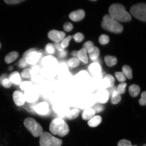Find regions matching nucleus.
Segmentation results:
<instances>
[{
    "mask_svg": "<svg viewBox=\"0 0 146 146\" xmlns=\"http://www.w3.org/2000/svg\"><path fill=\"white\" fill-rule=\"evenodd\" d=\"M109 15L118 22H127L130 21L132 17L127 11L125 7L120 3H114L109 9Z\"/></svg>",
    "mask_w": 146,
    "mask_h": 146,
    "instance_id": "f257e3e1",
    "label": "nucleus"
},
{
    "mask_svg": "<svg viewBox=\"0 0 146 146\" xmlns=\"http://www.w3.org/2000/svg\"><path fill=\"white\" fill-rule=\"evenodd\" d=\"M49 129L52 134L60 137L66 136L69 131L68 125L60 118H56L53 120L51 122Z\"/></svg>",
    "mask_w": 146,
    "mask_h": 146,
    "instance_id": "f03ea898",
    "label": "nucleus"
},
{
    "mask_svg": "<svg viewBox=\"0 0 146 146\" xmlns=\"http://www.w3.org/2000/svg\"><path fill=\"white\" fill-rule=\"evenodd\" d=\"M101 27L106 30L116 34L120 33L123 30V25L118 21L113 19L109 14L104 16Z\"/></svg>",
    "mask_w": 146,
    "mask_h": 146,
    "instance_id": "7ed1b4c3",
    "label": "nucleus"
},
{
    "mask_svg": "<svg viewBox=\"0 0 146 146\" xmlns=\"http://www.w3.org/2000/svg\"><path fill=\"white\" fill-rule=\"evenodd\" d=\"M24 125L26 128L35 137L40 136L43 132L42 127L34 118H26L24 121Z\"/></svg>",
    "mask_w": 146,
    "mask_h": 146,
    "instance_id": "20e7f679",
    "label": "nucleus"
},
{
    "mask_svg": "<svg viewBox=\"0 0 146 146\" xmlns=\"http://www.w3.org/2000/svg\"><path fill=\"white\" fill-rule=\"evenodd\" d=\"M62 140L47 132H43L39 140L40 146H61Z\"/></svg>",
    "mask_w": 146,
    "mask_h": 146,
    "instance_id": "39448f33",
    "label": "nucleus"
},
{
    "mask_svg": "<svg viewBox=\"0 0 146 146\" xmlns=\"http://www.w3.org/2000/svg\"><path fill=\"white\" fill-rule=\"evenodd\" d=\"M130 12L137 19L146 22V3H138L132 5L131 7Z\"/></svg>",
    "mask_w": 146,
    "mask_h": 146,
    "instance_id": "423d86ee",
    "label": "nucleus"
},
{
    "mask_svg": "<svg viewBox=\"0 0 146 146\" xmlns=\"http://www.w3.org/2000/svg\"><path fill=\"white\" fill-rule=\"evenodd\" d=\"M41 53L34 48L29 49L23 54V57L25 58L29 65H34L40 59Z\"/></svg>",
    "mask_w": 146,
    "mask_h": 146,
    "instance_id": "0eeeda50",
    "label": "nucleus"
},
{
    "mask_svg": "<svg viewBox=\"0 0 146 146\" xmlns=\"http://www.w3.org/2000/svg\"><path fill=\"white\" fill-rule=\"evenodd\" d=\"M25 101L30 103H33L37 100L39 98V91L35 88L33 87L25 91L24 94Z\"/></svg>",
    "mask_w": 146,
    "mask_h": 146,
    "instance_id": "6e6552de",
    "label": "nucleus"
},
{
    "mask_svg": "<svg viewBox=\"0 0 146 146\" xmlns=\"http://www.w3.org/2000/svg\"><path fill=\"white\" fill-rule=\"evenodd\" d=\"M65 36L64 32L55 30L50 31L48 34L49 39L55 42V43L60 42L62 41Z\"/></svg>",
    "mask_w": 146,
    "mask_h": 146,
    "instance_id": "1a4fd4ad",
    "label": "nucleus"
},
{
    "mask_svg": "<svg viewBox=\"0 0 146 146\" xmlns=\"http://www.w3.org/2000/svg\"><path fill=\"white\" fill-rule=\"evenodd\" d=\"M115 81L114 78L112 75L107 74L100 82L101 89H106L114 86Z\"/></svg>",
    "mask_w": 146,
    "mask_h": 146,
    "instance_id": "9d476101",
    "label": "nucleus"
},
{
    "mask_svg": "<svg viewBox=\"0 0 146 146\" xmlns=\"http://www.w3.org/2000/svg\"><path fill=\"white\" fill-rule=\"evenodd\" d=\"M110 94L108 91L106 89H100L96 94L97 100L100 103L105 104L108 101Z\"/></svg>",
    "mask_w": 146,
    "mask_h": 146,
    "instance_id": "9b49d317",
    "label": "nucleus"
},
{
    "mask_svg": "<svg viewBox=\"0 0 146 146\" xmlns=\"http://www.w3.org/2000/svg\"><path fill=\"white\" fill-rule=\"evenodd\" d=\"M15 104L18 106L21 107L25 104V100L24 94L18 90L15 91L13 94Z\"/></svg>",
    "mask_w": 146,
    "mask_h": 146,
    "instance_id": "f8f14e48",
    "label": "nucleus"
},
{
    "mask_svg": "<svg viewBox=\"0 0 146 146\" xmlns=\"http://www.w3.org/2000/svg\"><path fill=\"white\" fill-rule=\"evenodd\" d=\"M85 11L83 9H79L71 12L69 14V17L72 21L78 22L83 19L85 17Z\"/></svg>",
    "mask_w": 146,
    "mask_h": 146,
    "instance_id": "ddd939ff",
    "label": "nucleus"
},
{
    "mask_svg": "<svg viewBox=\"0 0 146 146\" xmlns=\"http://www.w3.org/2000/svg\"><path fill=\"white\" fill-rule=\"evenodd\" d=\"M35 110L38 114L45 115L48 113L49 111V106L46 102H43L38 104L35 107Z\"/></svg>",
    "mask_w": 146,
    "mask_h": 146,
    "instance_id": "4468645a",
    "label": "nucleus"
},
{
    "mask_svg": "<svg viewBox=\"0 0 146 146\" xmlns=\"http://www.w3.org/2000/svg\"><path fill=\"white\" fill-rule=\"evenodd\" d=\"M41 62L44 66L54 67L57 64L58 61L54 56L49 55L43 57L41 60Z\"/></svg>",
    "mask_w": 146,
    "mask_h": 146,
    "instance_id": "2eb2a0df",
    "label": "nucleus"
},
{
    "mask_svg": "<svg viewBox=\"0 0 146 146\" xmlns=\"http://www.w3.org/2000/svg\"><path fill=\"white\" fill-rule=\"evenodd\" d=\"M96 113V111H95L94 109L91 108L86 109L82 113V118L84 120L89 121L94 117Z\"/></svg>",
    "mask_w": 146,
    "mask_h": 146,
    "instance_id": "dca6fc26",
    "label": "nucleus"
},
{
    "mask_svg": "<svg viewBox=\"0 0 146 146\" xmlns=\"http://www.w3.org/2000/svg\"><path fill=\"white\" fill-rule=\"evenodd\" d=\"M9 78L12 84L16 85L20 84L21 83V76L19 73L17 72H14L11 73L9 75Z\"/></svg>",
    "mask_w": 146,
    "mask_h": 146,
    "instance_id": "f3484780",
    "label": "nucleus"
},
{
    "mask_svg": "<svg viewBox=\"0 0 146 146\" xmlns=\"http://www.w3.org/2000/svg\"><path fill=\"white\" fill-rule=\"evenodd\" d=\"M53 67L44 66L41 69V76L46 78H51L54 75Z\"/></svg>",
    "mask_w": 146,
    "mask_h": 146,
    "instance_id": "a211bd4d",
    "label": "nucleus"
},
{
    "mask_svg": "<svg viewBox=\"0 0 146 146\" xmlns=\"http://www.w3.org/2000/svg\"><path fill=\"white\" fill-rule=\"evenodd\" d=\"M77 58L84 63H88V59L87 56V52L85 49L82 48L79 51H78Z\"/></svg>",
    "mask_w": 146,
    "mask_h": 146,
    "instance_id": "6ab92c4d",
    "label": "nucleus"
},
{
    "mask_svg": "<svg viewBox=\"0 0 146 146\" xmlns=\"http://www.w3.org/2000/svg\"><path fill=\"white\" fill-rule=\"evenodd\" d=\"M89 72L94 75H97L101 72V68L100 65L98 63H94L91 64L88 67Z\"/></svg>",
    "mask_w": 146,
    "mask_h": 146,
    "instance_id": "aec40b11",
    "label": "nucleus"
},
{
    "mask_svg": "<svg viewBox=\"0 0 146 146\" xmlns=\"http://www.w3.org/2000/svg\"><path fill=\"white\" fill-rule=\"evenodd\" d=\"M102 118L99 115L94 116L88 122V125L91 127H96L101 123Z\"/></svg>",
    "mask_w": 146,
    "mask_h": 146,
    "instance_id": "412c9836",
    "label": "nucleus"
},
{
    "mask_svg": "<svg viewBox=\"0 0 146 146\" xmlns=\"http://www.w3.org/2000/svg\"><path fill=\"white\" fill-rule=\"evenodd\" d=\"M105 62L108 66L112 67L117 63V59L114 56L109 55L106 56L104 58Z\"/></svg>",
    "mask_w": 146,
    "mask_h": 146,
    "instance_id": "4be33fe9",
    "label": "nucleus"
},
{
    "mask_svg": "<svg viewBox=\"0 0 146 146\" xmlns=\"http://www.w3.org/2000/svg\"><path fill=\"white\" fill-rule=\"evenodd\" d=\"M18 54L16 52H12L9 53L5 56V63L10 64L12 62L17 59Z\"/></svg>",
    "mask_w": 146,
    "mask_h": 146,
    "instance_id": "5701e85b",
    "label": "nucleus"
},
{
    "mask_svg": "<svg viewBox=\"0 0 146 146\" xmlns=\"http://www.w3.org/2000/svg\"><path fill=\"white\" fill-rule=\"evenodd\" d=\"M129 91L131 96L135 97L138 96L140 92V88L137 85H132L129 87Z\"/></svg>",
    "mask_w": 146,
    "mask_h": 146,
    "instance_id": "b1692460",
    "label": "nucleus"
},
{
    "mask_svg": "<svg viewBox=\"0 0 146 146\" xmlns=\"http://www.w3.org/2000/svg\"><path fill=\"white\" fill-rule=\"evenodd\" d=\"M80 111L77 109L71 110L67 113L66 117L69 120H73L77 118L79 114Z\"/></svg>",
    "mask_w": 146,
    "mask_h": 146,
    "instance_id": "393cba45",
    "label": "nucleus"
},
{
    "mask_svg": "<svg viewBox=\"0 0 146 146\" xmlns=\"http://www.w3.org/2000/svg\"><path fill=\"white\" fill-rule=\"evenodd\" d=\"M88 54L89 58L91 60H96L99 57L100 54V50L98 47L94 46L93 50Z\"/></svg>",
    "mask_w": 146,
    "mask_h": 146,
    "instance_id": "a878e982",
    "label": "nucleus"
},
{
    "mask_svg": "<svg viewBox=\"0 0 146 146\" xmlns=\"http://www.w3.org/2000/svg\"><path fill=\"white\" fill-rule=\"evenodd\" d=\"M122 71L126 78L129 79H132L133 77L132 69L129 66L124 65L122 67Z\"/></svg>",
    "mask_w": 146,
    "mask_h": 146,
    "instance_id": "bb28decb",
    "label": "nucleus"
},
{
    "mask_svg": "<svg viewBox=\"0 0 146 146\" xmlns=\"http://www.w3.org/2000/svg\"><path fill=\"white\" fill-rule=\"evenodd\" d=\"M111 103L113 104H117L121 100V96L120 94L117 92V90L114 91L111 95Z\"/></svg>",
    "mask_w": 146,
    "mask_h": 146,
    "instance_id": "cd10ccee",
    "label": "nucleus"
},
{
    "mask_svg": "<svg viewBox=\"0 0 146 146\" xmlns=\"http://www.w3.org/2000/svg\"><path fill=\"white\" fill-rule=\"evenodd\" d=\"M33 87V86L32 83L30 81H25L22 82L20 84V88L21 90L25 91L28 90Z\"/></svg>",
    "mask_w": 146,
    "mask_h": 146,
    "instance_id": "c85d7f7f",
    "label": "nucleus"
},
{
    "mask_svg": "<svg viewBox=\"0 0 146 146\" xmlns=\"http://www.w3.org/2000/svg\"><path fill=\"white\" fill-rule=\"evenodd\" d=\"M68 65L72 68H75L78 66L80 64V62L78 58H71L67 62Z\"/></svg>",
    "mask_w": 146,
    "mask_h": 146,
    "instance_id": "c756f323",
    "label": "nucleus"
},
{
    "mask_svg": "<svg viewBox=\"0 0 146 146\" xmlns=\"http://www.w3.org/2000/svg\"><path fill=\"white\" fill-rule=\"evenodd\" d=\"M94 47V43L90 41L86 42L83 46V48L85 49L88 53L93 50Z\"/></svg>",
    "mask_w": 146,
    "mask_h": 146,
    "instance_id": "7c9ffc66",
    "label": "nucleus"
},
{
    "mask_svg": "<svg viewBox=\"0 0 146 146\" xmlns=\"http://www.w3.org/2000/svg\"><path fill=\"white\" fill-rule=\"evenodd\" d=\"M110 40L109 36L103 34L100 35L98 39V41L100 44L105 45L109 42Z\"/></svg>",
    "mask_w": 146,
    "mask_h": 146,
    "instance_id": "2f4dec72",
    "label": "nucleus"
},
{
    "mask_svg": "<svg viewBox=\"0 0 146 146\" xmlns=\"http://www.w3.org/2000/svg\"><path fill=\"white\" fill-rule=\"evenodd\" d=\"M45 52L49 54H53L55 52L54 45L51 43H48L46 46Z\"/></svg>",
    "mask_w": 146,
    "mask_h": 146,
    "instance_id": "473e14b6",
    "label": "nucleus"
},
{
    "mask_svg": "<svg viewBox=\"0 0 146 146\" xmlns=\"http://www.w3.org/2000/svg\"><path fill=\"white\" fill-rule=\"evenodd\" d=\"M74 41L77 43L81 42L84 38V35L81 33H78L72 36Z\"/></svg>",
    "mask_w": 146,
    "mask_h": 146,
    "instance_id": "72a5a7b5",
    "label": "nucleus"
},
{
    "mask_svg": "<svg viewBox=\"0 0 146 146\" xmlns=\"http://www.w3.org/2000/svg\"><path fill=\"white\" fill-rule=\"evenodd\" d=\"M115 75L118 81L122 83L125 81L126 79V77L123 72H116L115 73Z\"/></svg>",
    "mask_w": 146,
    "mask_h": 146,
    "instance_id": "f704fd0d",
    "label": "nucleus"
},
{
    "mask_svg": "<svg viewBox=\"0 0 146 146\" xmlns=\"http://www.w3.org/2000/svg\"><path fill=\"white\" fill-rule=\"evenodd\" d=\"M127 84L126 83L123 82L119 84L117 87V91L118 94H123L125 92L126 87Z\"/></svg>",
    "mask_w": 146,
    "mask_h": 146,
    "instance_id": "c9c22d12",
    "label": "nucleus"
},
{
    "mask_svg": "<svg viewBox=\"0 0 146 146\" xmlns=\"http://www.w3.org/2000/svg\"><path fill=\"white\" fill-rule=\"evenodd\" d=\"M1 84L6 88H9L12 86V83L10 81L9 78H5L1 82Z\"/></svg>",
    "mask_w": 146,
    "mask_h": 146,
    "instance_id": "e433bc0d",
    "label": "nucleus"
},
{
    "mask_svg": "<svg viewBox=\"0 0 146 146\" xmlns=\"http://www.w3.org/2000/svg\"><path fill=\"white\" fill-rule=\"evenodd\" d=\"M72 36H67V37L64 38L61 43V46L62 47V48L65 49L68 46L69 42L72 39Z\"/></svg>",
    "mask_w": 146,
    "mask_h": 146,
    "instance_id": "4c0bfd02",
    "label": "nucleus"
},
{
    "mask_svg": "<svg viewBox=\"0 0 146 146\" xmlns=\"http://www.w3.org/2000/svg\"><path fill=\"white\" fill-rule=\"evenodd\" d=\"M21 76L25 78H32V76L31 72V69L30 68H25L22 72Z\"/></svg>",
    "mask_w": 146,
    "mask_h": 146,
    "instance_id": "58836bf2",
    "label": "nucleus"
},
{
    "mask_svg": "<svg viewBox=\"0 0 146 146\" xmlns=\"http://www.w3.org/2000/svg\"><path fill=\"white\" fill-rule=\"evenodd\" d=\"M89 76V75L87 72L85 71H82L78 73L77 74V77L79 80L84 81L88 78Z\"/></svg>",
    "mask_w": 146,
    "mask_h": 146,
    "instance_id": "ea45409f",
    "label": "nucleus"
},
{
    "mask_svg": "<svg viewBox=\"0 0 146 146\" xmlns=\"http://www.w3.org/2000/svg\"><path fill=\"white\" fill-rule=\"evenodd\" d=\"M30 69L31 74H32V77L33 76L38 74L40 72L41 69H40V67L36 65H33Z\"/></svg>",
    "mask_w": 146,
    "mask_h": 146,
    "instance_id": "a19ab883",
    "label": "nucleus"
},
{
    "mask_svg": "<svg viewBox=\"0 0 146 146\" xmlns=\"http://www.w3.org/2000/svg\"><path fill=\"white\" fill-rule=\"evenodd\" d=\"M29 64L27 63L25 58L23 57L19 60L18 63V66L20 68H25L28 66Z\"/></svg>",
    "mask_w": 146,
    "mask_h": 146,
    "instance_id": "79ce46f5",
    "label": "nucleus"
},
{
    "mask_svg": "<svg viewBox=\"0 0 146 146\" xmlns=\"http://www.w3.org/2000/svg\"><path fill=\"white\" fill-rule=\"evenodd\" d=\"M63 28L65 31L69 32L72 30L73 26L72 23L70 22H66L64 24Z\"/></svg>",
    "mask_w": 146,
    "mask_h": 146,
    "instance_id": "37998d69",
    "label": "nucleus"
},
{
    "mask_svg": "<svg viewBox=\"0 0 146 146\" xmlns=\"http://www.w3.org/2000/svg\"><path fill=\"white\" fill-rule=\"evenodd\" d=\"M140 105L145 106L146 105V91L142 93L141 98L139 101Z\"/></svg>",
    "mask_w": 146,
    "mask_h": 146,
    "instance_id": "c03bdc74",
    "label": "nucleus"
},
{
    "mask_svg": "<svg viewBox=\"0 0 146 146\" xmlns=\"http://www.w3.org/2000/svg\"><path fill=\"white\" fill-rule=\"evenodd\" d=\"M132 143L130 141L125 139L120 140L118 143V146H132Z\"/></svg>",
    "mask_w": 146,
    "mask_h": 146,
    "instance_id": "a18cd8bd",
    "label": "nucleus"
},
{
    "mask_svg": "<svg viewBox=\"0 0 146 146\" xmlns=\"http://www.w3.org/2000/svg\"><path fill=\"white\" fill-rule=\"evenodd\" d=\"M43 76L38 74L33 76L32 78V81L35 83H39L43 80Z\"/></svg>",
    "mask_w": 146,
    "mask_h": 146,
    "instance_id": "49530a36",
    "label": "nucleus"
},
{
    "mask_svg": "<svg viewBox=\"0 0 146 146\" xmlns=\"http://www.w3.org/2000/svg\"><path fill=\"white\" fill-rule=\"evenodd\" d=\"M24 1V0H5V3L8 4H16Z\"/></svg>",
    "mask_w": 146,
    "mask_h": 146,
    "instance_id": "de8ad7c7",
    "label": "nucleus"
},
{
    "mask_svg": "<svg viewBox=\"0 0 146 146\" xmlns=\"http://www.w3.org/2000/svg\"><path fill=\"white\" fill-rule=\"evenodd\" d=\"M104 108L103 106L101 105H98L96 106L94 108L95 111L96 113H98L103 111L104 110Z\"/></svg>",
    "mask_w": 146,
    "mask_h": 146,
    "instance_id": "09e8293b",
    "label": "nucleus"
},
{
    "mask_svg": "<svg viewBox=\"0 0 146 146\" xmlns=\"http://www.w3.org/2000/svg\"><path fill=\"white\" fill-rule=\"evenodd\" d=\"M67 52L66 51L64 50L62 51H60L58 52V57L60 58H63L65 57V56H67Z\"/></svg>",
    "mask_w": 146,
    "mask_h": 146,
    "instance_id": "8fccbe9b",
    "label": "nucleus"
},
{
    "mask_svg": "<svg viewBox=\"0 0 146 146\" xmlns=\"http://www.w3.org/2000/svg\"><path fill=\"white\" fill-rule=\"evenodd\" d=\"M54 46L57 50L59 51V52L62 51L64 50V49L62 48L61 46V43L59 42L55 43L54 45Z\"/></svg>",
    "mask_w": 146,
    "mask_h": 146,
    "instance_id": "3c124183",
    "label": "nucleus"
},
{
    "mask_svg": "<svg viewBox=\"0 0 146 146\" xmlns=\"http://www.w3.org/2000/svg\"><path fill=\"white\" fill-rule=\"evenodd\" d=\"M78 53V51L74 50L71 52V55L74 58H77Z\"/></svg>",
    "mask_w": 146,
    "mask_h": 146,
    "instance_id": "603ef678",
    "label": "nucleus"
},
{
    "mask_svg": "<svg viewBox=\"0 0 146 146\" xmlns=\"http://www.w3.org/2000/svg\"><path fill=\"white\" fill-rule=\"evenodd\" d=\"M7 75L6 74H3L0 76V84L2 80L5 78H7Z\"/></svg>",
    "mask_w": 146,
    "mask_h": 146,
    "instance_id": "864d4df0",
    "label": "nucleus"
},
{
    "mask_svg": "<svg viewBox=\"0 0 146 146\" xmlns=\"http://www.w3.org/2000/svg\"><path fill=\"white\" fill-rule=\"evenodd\" d=\"M8 69L9 71H11L13 70V67L12 66H10L8 67Z\"/></svg>",
    "mask_w": 146,
    "mask_h": 146,
    "instance_id": "5fc2aeb1",
    "label": "nucleus"
},
{
    "mask_svg": "<svg viewBox=\"0 0 146 146\" xmlns=\"http://www.w3.org/2000/svg\"><path fill=\"white\" fill-rule=\"evenodd\" d=\"M142 146H146V144H145V145H143Z\"/></svg>",
    "mask_w": 146,
    "mask_h": 146,
    "instance_id": "6e6d98bb",
    "label": "nucleus"
},
{
    "mask_svg": "<svg viewBox=\"0 0 146 146\" xmlns=\"http://www.w3.org/2000/svg\"><path fill=\"white\" fill-rule=\"evenodd\" d=\"M132 146H137L136 145H132Z\"/></svg>",
    "mask_w": 146,
    "mask_h": 146,
    "instance_id": "4d7b16f0",
    "label": "nucleus"
},
{
    "mask_svg": "<svg viewBox=\"0 0 146 146\" xmlns=\"http://www.w3.org/2000/svg\"><path fill=\"white\" fill-rule=\"evenodd\" d=\"M0 47H1V44H0Z\"/></svg>",
    "mask_w": 146,
    "mask_h": 146,
    "instance_id": "13d9d810",
    "label": "nucleus"
}]
</instances>
